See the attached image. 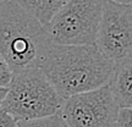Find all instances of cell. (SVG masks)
<instances>
[{"label":"cell","instance_id":"5bb4252c","mask_svg":"<svg viewBox=\"0 0 132 127\" xmlns=\"http://www.w3.org/2000/svg\"><path fill=\"white\" fill-rule=\"evenodd\" d=\"M0 1H1V3H5V1H7V0H0Z\"/></svg>","mask_w":132,"mask_h":127},{"label":"cell","instance_id":"52a82bcc","mask_svg":"<svg viewBox=\"0 0 132 127\" xmlns=\"http://www.w3.org/2000/svg\"><path fill=\"white\" fill-rule=\"evenodd\" d=\"M109 86L119 106L132 109V59L116 64Z\"/></svg>","mask_w":132,"mask_h":127},{"label":"cell","instance_id":"7c38bea8","mask_svg":"<svg viewBox=\"0 0 132 127\" xmlns=\"http://www.w3.org/2000/svg\"><path fill=\"white\" fill-rule=\"evenodd\" d=\"M0 127H19V121L4 110L0 111Z\"/></svg>","mask_w":132,"mask_h":127},{"label":"cell","instance_id":"8992f818","mask_svg":"<svg viewBox=\"0 0 132 127\" xmlns=\"http://www.w3.org/2000/svg\"><path fill=\"white\" fill-rule=\"evenodd\" d=\"M95 44L115 64L132 59V4L104 0Z\"/></svg>","mask_w":132,"mask_h":127},{"label":"cell","instance_id":"9c48e42d","mask_svg":"<svg viewBox=\"0 0 132 127\" xmlns=\"http://www.w3.org/2000/svg\"><path fill=\"white\" fill-rule=\"evenodd\" d=\"M19 127H70L60 114L28 121H19Z\"/></svg>","mask_w":132,"mask_h":127},{"label":"cell","instance_id":"7a4b0ae2","mask_svg":"<svg viewBox=\"0 0 132 127\" xmlns=\"http://www.w3.org/2000/svg\"><path fill=\"white\" fill-rule=\"evenodd\" d=\"M54 43L44 24L15 0L0 6V54L14 71L40 67Z\"/></svg>","mask_w":132,"mask_h":127},{"label":"cell","instance_id":"4fadbf2b","mask_svg":"<svg viewBox=\"0 0 132 127\" xmlns=\"http://www.w3.org/2000/svg\"><path fill=\"white\" fill-rule=\"evenodd\" d=\"M119 3H123V4H132V0H115Z\"/></svg>","mask_w":132,"mask_h":127},{"label":"cell","instance_id":"5b68a950","mask_svg":"<svg viewBox=\"0 0 132 127\" xmlns=\"http://www.w3.org/2000/svg\"><path fill=\"white\" fill-rule=\"evenodd\" d=\"M120 109L106 84L65 99L59 114L70 127H116Z\"/></svg>","mask_w":132,"mask_h":127},{"label":"cell","instance_id":"6da1fadb","mask_svg":"<svg viewBox=\"0 0 132 127\" xmlns=\"http://www.w3.org/2000/svg\"><path fill=\"white\" fill-rule=\"evenodd\" d=\"M116 64L97 44H53L40 69L64 99L110 83Z\"/></svg>","mask_w":132,"mask_h":127},{"label":"cell","instance_id":"277c9868","mask_svg":"<svg viewBox=\"0 0 132 127\" xmlns=\"http://www.w3.org/2000/svg\"><path fill=\"white\" fill-rule=\"evenodd\" d=\"M104 0H69L45 26L54 44H95L103 16Z\"/></svg>","mask_w":132,"mask_h":127},{"label":"cell","instance_id":"ba28073f","mask_svg":"<svg viewBox=\"0 0 132 127\" xmlns=\"http://www.w3.org/2000/svg\"><path fill=\"white\" fill-rule=\"evenodd\" d=\"M44 26H48L54 16L67 4L69 0H15Z\"/></svg>","mask_w":132,"mask_h":127},{"label":"cell","instance_id":"30bf717a","mask_svg":"<svg viewBox=\"0 0 132 127\" xmlns=\"http://www.w3.org/2000/svg\"><path fill=\"white\" fill-rule=\"evenodd\" d=\"M15 71L3 55H0V87H9Z\"/></svg>","mask_w":132,"mask_h":127},{"label":"cell","instance_id":"8fae6325","mask_svg":"<svg viewBox=\"0 0 132 127\" xmlns=\"http://www.w3.org/2000/svg\"><path fill=\"white\" fill-rule=\"evenodd\" d=\"M116 127H132V109L121 108Z\"/></svg>","mask_w":132,"mask_h":127},{"label":"cell","instance_id":"3957f363","mask_svg":"<svg viewBox=\"0 0 132 127\" xmlns=\"http://www.w3.org/2000/svg\"><path fill=\"white\" fill-rule=\"evenodd\" d=\"M65 99L40 67L15 71L0 108L17 121H28L59 114Z\"/></svg>","mask_w":132,"mask_h":127}]
</instances>
